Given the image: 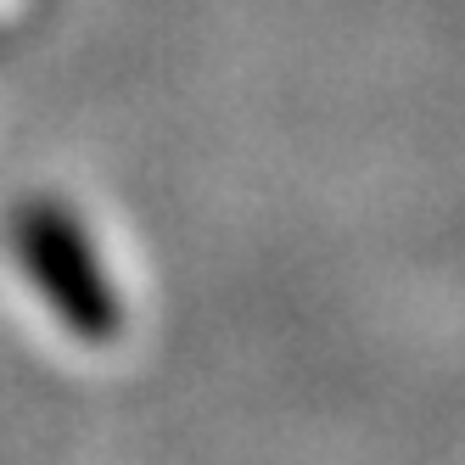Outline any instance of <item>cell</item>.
<instances>
[{
    "mask_svg": "<svg viewBox=\"0 0 465 465\" xmlns=\"http://www.w3.org/2000/svg\"><path fill=\"white\" fill-rule=\"evenodd\" d=\"M12 270L40 297V309L68 331L79 348H113L129 325L113 263L95 247L90 224L62 196H23L6 213Z\"/></svg>",
    "mask_w": 465,
    "mask_h": 465,
    "instance_id": "obj_1",
    "label": "cell"
}]
</instances>
